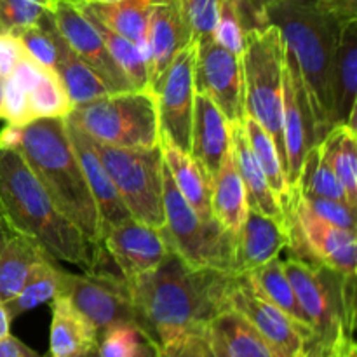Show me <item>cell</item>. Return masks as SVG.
I'll use <instances>...</instances> for the list:
<instances>
[{
    "label": "cell",
    "mask_w": 357,
    "mask_h": 357,
    "mask_svg": "<svg viewBox=\"0 0 357 357\" xmlns=\"http://www.w3.org/2000/svg\"><path fill=\"white\" fill-rule=\"evenodd\" d=\"M234 275L216 268H195L171 251L155 268L128 281L136 324L162 347L185 333L206 331L227 309Z\"/></svg>",
    "instance_id": "cell-1"
},
{
    "label": "cell",
    "mask_w": 357,
    "mask_h": 357,
    "mask_svg": "<svg viewBox=\"0 0 357 357\" xmlns=\"http://www.w3.org/2000/svg\"><path fill=\"white\" fill-rule=\"evenodd\" d=\"M0 206L10 229L49 258L91 272L98 248L66 218L20 152L0 146Z\"/></svg>",
    "instance_id": "cell-2"
},
{
    "label": "cell",
    "mask_w": 357,
    "mask_h": 357,
    "mask_svg": "<svg viewBox=\"0 0 357 357\" xmlns=\"http://www.w3.org/2000/svg\"><path fill=\"white\" fill-rule=\"evenodd\" d=\"M268 24L281 33L284 49L302 75L312 112L316 142L330 131V77L344 21L321 3L281 0L265 6Z\"/></svg>",
    "instance_id": "cell-3"
},
{
    "label": "cell",
    "mask_w": 357,
    "mask_h": 357,
    "mask_svg": "<svg viewBox=\"0 0 357 357\" xmlns=\"http://www.w3.org/2000/svg\"><path fill=\"white\" fill-rule=\"evenodd\" d=\"M16 152L23 155L63 215L94 244L101 243V220L75 155L65 117L35 119L21 126Z\"/></svg>",
    "instance_id": "cell-4"
},
{
    "label": "cell",
    "mask_w": 357,
    "mask_h": 357,
    "mask_svg": "<svg viewBox=\"0 0 357 357\" xmlns=\"http://www.w3.org/2000/svg\"><path fill=\"white\" fill-rule=\"evenodd\" d=\"M282 267L312 330L302 357H344L356 344V274L291 257Z\"/></svg>",
    "instance_id": "cell-5"
},
{
    "label": "cell",
    "mask_w": 357,
    "mask_h": 357,
    "mask_svg": "<svg viewBox=\"0 0 357 357\" xmlns=\"http://www.w3.org/2000/svg\"><path fill=\"white\" fill-rule=\"evenodd\" d=\"M66 119L96 142L119 149L149 150L160 142L153 91L105 94L73 107Z\"/></svg>",
    "instance_id": "cell-6"
},
{
    "label": "cell",
    "mask_w": 357,
    "mask_h": 357,
    "mask_svg": "<svg viewBox=\"0 0 357 357\" xmlns=\"http://www.w3.org/2000/svg\"><path fill=\"white\" fill-rule=\"evenodd\" d=\"M244 110L248 117L261 126L275 143L282 167L286 150L282 139V70L284 44L275 26L246 35L243 56Z\"/></svg>",
    "instance_id": "cell-7"
},
{
    "label": "cell",
    "mask_w": 357,
    "mask_h": 357,
    "mask_svg": "<svg viewBox=\"0 0 357 357\" xmlns=\"http://www.w3.org/2000/svg\"><path fill=\"white\" fill-rule=\"evenodd\" d=\"M164 232L171 248L195 268H216L230 272L234 236L216 220L202 222L178 190L166 162L162 164Z\"/></svg>",
    "instance_id": "cell-8"
},
{
    "label": "cell",
    "mask_w": 357,
    "mask_h": 357,
    "mask_svg": "<svg viewBox=\"0 0 357 357\" xmlns=\"http://www.w3.org/2000/svg\"><path fill=\"white\" fill-rule=\"evenodd\" d=\"M91 142L132 218L164 229L160 143L149 150H132L105 145L93 138Z\"/></svg>",
    "instance_id": "cell-9"
},
{
    "label": "cell",
    "mask_w": 357,
    "mask_h": 357,
    "mask_svg": "<svg viewBox=\"0 0 357 357\" xmlns=\"http://www.w3.org/2000/svg\"><path fill=\"white\" fill-rule=\"evenodd\" d=\"M282 222L288 230L286 250L289 257L305 264L328 265L344 274H356V232L317 216L303 201L300 187L291 188L288 201L282 204Z\"/></svg>",
    "instance_id": "cell-10"
},
{
    "label": "cell",
    "mask_w": 357,
    "mask_h": 357,
    "mask_svg": "<svg viewBox=\"0 0 357 357\" xmlns=\"http://www.w3.org/2000/svg\"><path fill=\"white\" fill-rule=\"evenodd\" d=\"M96 328L98 335L121 323H136L128 281L103 246L91 272L72 274L61 268L59 293Z\"/></svg>",
    "instance_id": "cell-11"
},
{
    "label": "cell",
    "mask_w": 357,
    "mask_h": 357,
    "mask_svg": "<svg viewBox=\"0 0 357 357\" xmlns=\"http://www.w3.org/2000/svg\"><path fill=\"white\" fill-rule=\"evenodd\" d=\"M195 54L197 40H192L174 56L157 89L153 91L157 98L160 136L188 153L195 98Z\"/></svg>",
    "instance_id": "cell-12"
},
{
    "label": "cell",
    "mask_w": 357,
    "mask_h": 357,
    "mask_svg": "<svg viewBox=\"0 0 357 357\" xmlns=\"http://www.w3.org/2000/svg\"><path fill=\"white\" fill-rule=\"evenodd\" d=\"M195 93L206 94L222 110L229 124H241L244 110V79L239 56L213 38L197 40L194 65Z\"/></svg>",
    "instance_id": "cell-13"
},
{
    "label": "cell",
    "mask_w": 357,
    "mask_h": 357,
    "mask_svg": "<svg viewBox=\"0 0 357 357\" xmlns=\"http://www.w3.org/2000/svg\"><path fill=\"white\" fill-rule=\"evenodd\" d=\"M227 309L241 314L284 357H302L310 331L261 296L246 274L234 275L227 293Z\"/></svg>",
    "instance_id": "cell-14"
},
{
    "label": "cell",
    "mask_w": 357,
    "mask_h": 357,
    "mask_svg": "<svg viewBox=\"0 0 357 357\" xmlns=\"http://www.w3.org/2000/svg\"><path fill=\"white\" fill-rule=\"evenodd\" d=\"M282 139L286 150V180L289 188L298 187L303 160L316 142L312 112L295 59L284 49L282 70Z\"/></svg>",
    "instance_id": "cell-15"
},
{
    "label": "cell",
    "mask_w": 357,
    "mask_h": 357,
    "mask_svg": "<svg viewBox=\"0 0 357 357\" xmlns=\"http://www.w3.org/2000/svg\"><path fill=\"white\" fill-rule=\"evenodd\" d=\"M51 14L70 47L77 52L87 66L94 70L112 89V93L132 91L128 77L108 52L103 38L100 37L94 24L86 16L79 3L70 0H52Z\"/></svg>",
    "instance_id": "cell-16"
},
{
    "label": "cell",
    "mask_w": 357,
    "mask_h": 357,
    "mask_svg": "<svg viewBox=\"0 0 357 357\" xmlns=\"http://www.w3.org/2000/svg\"><path fill=\"white\" fill-rule=\"evenodd\" d=\"M101 244L126 281L155 268L173 251L164 229L135 218L105 230Z\"/></svg>",
    "instance_id": "cell-17"
},
{
    "label": "cell",
    "mask_w": 357,
    "mask_h": 357,
    "mask_svg": "<svg viewBox=\"0 0 357 357\" xmlns=\"http://www.w3.org/2000/svg\"><path fill=\"white\" fill-rule=\"evenodd\" d=\"M289 237L284 222L248 209L243 225L234 236L232 275L250 274L267 261L279 258L288 248Z\"/></svg>",
    "instance_id": "cell-18"
},
{
    "label": "cell",
    "mask_w": 357,
    "mask_h": 357,
    "mask_svg": "<svg viewBox=\"0 0 357 357\" xmlns=\"http://www.w3.org/2000/svg\"><path fill=\"white\" fill-rule=\"evenodd\" d=\"M192 40L194 38L176 0L157 2L150 14L146 33V70L150 89H157L174 56Z\"/></svg>",
    "instance_id": "cell-19"
},
{
    "label": "cell",
    "mask_w": 357,
    "mask_h": 357,
    "mask_svg": "<svg viewBox=\"0 0 357 357\" xmlns=\"http://www.w3.org/2000/svg\"><path fill=\"white\" fill-rule=\"evenodd\" d=\"M65 126L70 143L75 150V155L79 159L80 167H82L84 176H86L87 187H89L91 195H93L98 213H100L101 236H103L105 230L121 225V223L131 220L132 216L129 209L126 208L124 202H122L121 195H119L108 171L105 169L103 162L98 157L96 150L93 149V142H91L89 136L66 117Z\"/></svg>",
    "instance_id": "cell-20"
},
{
    "label": "cell",
    "mask_w": 357,
    "mask_h": 357,
    "mask_svg": "<svg viewBox=\"0 0 357 357\" xmlns=\"http://www.w3.org/2000/svg\"><path fill=\"white\" fill-rule=\"evenodd\" d=\"M357 98V20L342 26L330 77V129L356 128Z\"/></svg>",
    "instance_id": "cell-21"
},
{
    "label": "cell",
    "mask_w": 357,
    "mask_h": 357,
    "mask_svg": "<svg viewBox=\"0 0 357 357\" xmlns=\"http://www.w3.org/2000/svg\"><path fill=\"white\" fill-rule=\"evenodd\" d=\"M230 149V124L206 94L195 93L190 129V155L215 176Z\"/></svg>",
    "instance_id": "cell-22"
},
{
    "label": "cell",
    "mask_w": 357,
    "mask_h": 357,
    "mask_svg": "<svg viewBox=\"0 0 357 357\" xmlns=\"http://www.w3.org/2000/svg\"><path fill=\"white\" fill-rule=\"evenodd\" d=\"M213 357H284L241 314L225 309L206 326Z\"/></svg>",
    "instance_id": "cell-23"
},
{
    "label": "cell",
    "mask_w": 357,
    "mask_h": 357,
    "mask_svg": "<svg viewBox=\"0 0 357 357\" xmlns=\"http://www.w3.org/2000/svg\"><path fill=\"white\" fill-rule=\"evenodd\" d=\"M160 150L164 162L176 183L178 190L185 201L192 206L202 222H213L211 211V188L213 178L204 171V167L188 152L178 149L171 142L160 136Z\"/></svg>",
    "instance_id": "cell-24"
},
{
    "label": "cell",
    "mask_w": 357,
    "mask_h": 357,
    "mask_svg": "<svg viewBox=\"0 0 357 357\" xmlns=\"http://www.w3.org/2000/svg\"><path fill=\"white\" fill-rule=\"evenodd\" d=\"M230 152L236 160L237 171H239L243 183L246 187L248 206L255 211L261 213L265 216L282 222V208L279 199L272 192L250 142L244 132L243 122L241 124H230Z\"/></svg>",
    "instance_id": "cell-25"
},
{
    "label": "cell",
    "mask_w": 357,
    "mask_h": 357,
    "mask_svg": "<svg viewBox=\"0 0 357 357\" xmlns=\"http://www.w3.org/2000/svg\"><path fill=\"white\" fill-rule=\"evenodd\" d=\"M155 3L153 0H110V2L82 0L79 6L82 7L84 13L93 16L105 26L135 42L146 63V33H149L150 14Z\"/></svg>",
    "instance_id": "cell-26"
},
{
    "label": "cell",
    "mask_w": 357,
    "mask_h": 357,
    "mask_svg": "<svg viewBox=\"0 0 357 357\" xmlns=\"http://www.w3.org/2000/svg\"><path fill=\"white\" fill-rule=\"evenodd\" d=\"M98 344V331L66 296L52 300V321L47 357H70Z\"/></svg>",
    "instance_id": "cell-27"
},
{
    "label": "cell",
    "mask_w": 357,
    "mask_h": 357,
    "mask_svg": "<svg viewBox=\"0 0 357 357\" xmlns=\"http://www.w3.org/2000/svg\"><path fill=\"white\" fill-rule=\"evenodd\" d=\"M248 206L246 187L243 183L232 152H227L218 173L213 176L211 188V211L213 218L229 234L236 236L243 225Z\"/></svg>",
    "instance_id": "cell-28"
},
{
    "label": "cell",
    "mask_w": 357,
    "mask_h": 357,
    "mask_svg": "<svg viewBox=\"0 0 357 357\" xmlns=\"http://www.w3.org/2000/svg\"><path fill=\"white\" fill-rule=\"evenodd\" d=\"M52 37H54L56 42L54 72L59 77V80H61L63 87H65L73 107L112 93L110 87L103 82V79L91 66H87L77 56V52L70 47L68 42L59 33L56 23L54 30H52Z\"/></svg>",
    "instance_id": "cell-29"
},
{
    "label": "cell",
    "mask_w": 357,
    "mask_h": 357,
    "mask_svg": "<svg viewBox=\"0 0 357 357\" xmlns=\"http://www.w3.org/2000/svg\"><path fill=\"white\" fill-rule=\"evenodd\" d=\"M45 257L33 241L13 234L0 251V302H10L24 286L31 268Z\"/></svg>",
    "instance_id": "cell-30"
},
{
    "label": "cell",
    "mask_w": 357,
    "mask_h": 357,
    "mask_svg": "<svg viewBox=\"0 0 357 357\" xmlns=\"http://www.w3.org/2000/svg\"><path fill=\"white\" fill-rule=\"evenodd\" d=\"M246 278L250 279V282L253 284V288L260 293L261 296L268 300L271 303H274L278 309H281L282 312L288 314L295 323H298L300 326L305 328L310 331V337H312V330H310L309 319H307L305 312L300 307L298 298L295 295V289H293L291 282H289L288 275H286L284 267H282V260L274 258V260L267 261L261 267L255 268L250 274H246Z\"/></svg>",
    "instance_id": "cell-31"
},
{
    "label": "cell",
    "mask_w": 357,
    "mask_h": 357,
    "mask_svg": "<svg viewBox=\"0 0 357 357\" xmlns=\"http://www.w3.org/2000/svg\"><path fill=\"white\" fill-rule=\"evenodd\" d=\"M324 153L345 192L349 206H357V132L351 126H335L323 139Z\"/></svg>",
    "instance_id": "cell-32"
},
{
    "label": "cell",
    "mask_w": 357,
    "mask_h": 357,
    "mask_svg": "<svg viewBox=\"0 0 357 357\" xmlns=\"http://www.w3.org/2000/svg\"><path fill=\"white\" fill-rule=\"evenodd\" d=\"M59 275H61V268L56 265V260L49 257L42 258L31 268L21 291L10 302L6 303L10 319L24 312H30L44 303L52 302L59 293Z\"/></svg>",
    "instance_id": "cell-33"
},
{
    "label": "cell",
    "mask_w": 357,
    "mask_h": 357,
    "mask_svg": "<svg viewBox=\"0 0 357 357\" xmlns=\"http://www.w3.org/2000/svg\"><path fill=\"white\" fill-rule=\"evenodd\" d=\"M243 128L244 132H246L248 142H250L251 150H253L255 157H257L258 164H260L261 171H264L265 178H267L268 185H271L272 192L279 199L282 208V204L288 201L289 194H291V188H289L288 180H286L284 167H282L281 157H279L278 149H275V143L272 142L268 132L258 122L248 117V115L243 121Z\"/></svg>",
    "instance_id": "cell-34"
},
{
    "label": "cell",
    "mask_w": 357,
    "mask_h": 357,
    "mask_svg": "<svg viewBox=\"0 0 357 357\" xmlns=\"http://www.w3.org/2000/svg\"><path fill=\"white\" fill-rule=\"evenodd\" d=\"M80 9H82V7H80ZM86 16L89 17L91 23L94 24V28H96L98 33H100V37L103 38L108 52H110L114 61L119 65V68H121L122 72H124V75L128 77L132 89L152 91L149 84V70H146L145 58H143L138 45H136L135 42L128 40L126 37H122V35H119L117 31L105 26L103 23L94 20L89 14H86Z\"/></svg>",
    "instance_id": "cell-35"
},
{
    "label": "cell",
    "mask_w": 357,
    "mask_h": 357,
    "mask_svg": "<svg viewBox=\"0 0 357 357\" xmlns=\"http://www.w3.org/2000/svg\"><path fill=\"white\" fill-rule=\"evenodd\" d=\"M298 187L303 194L321 195V197L333 199V201L344 202L349 206L344 188H342L335 171L331 169L330 162H328L323 142L314 143L307 152Z\"/></svg>",
    "instance_id": "cell-36"
},
{
    "label": "cell",
    "mask_w": 357,
    "mask_h": 357,
    "mask_svg": "<svg viewBox=\"0 0 357 357\" xmlns=\"http://www.w3.org/2000/svg\"><path fill=\"white\" fill-rule=\"evenodd\" d=\"M28 103L33 119L66 117L73 105L54 70L42 68L31 87L28 89Z\"/></svg>",
    "instance_id": "cell-37"
},
{
    "label": "cell",
    "mask_w": 357,
    "mask_h": 357,
    "mask_svg": "<svg viewBox=\"0 0 357 357\" xmlns=\"http://www.w3.org/2000/svg\"><path fill=\"white\" fill-rule=\"evenodd\" d=\"M152 344L136 323L114 324L98 335L100 357H139Z\"/></svg>",
    "instance_id": "cell-38"
},
{
    "label": "cell",
    "mask_w": 357,
    "mask_h": 357,
    "mask_svg": "<svg viewBox=\"0 0 357 357\" xmlns=\"http://www.w3.org/2000/svg\"><path fill=\"white\" fill-rule=\"evenodd\" d=\"M52 30H54V20H52L51 9H49L38 20L37 24L16 33L26 54L38 65L49 70H54L56 66V42L52 37Z\"/></svg>",
    "instance_id": "cell-39"
},
{
    "label": "cell",
    "mask_w": 357,
    "mask_h": 357,
    "mask_svg": "<svg viewBox=\"0 0 357 357\" xmlns=\"http://www.w3.org/2000/svg\"><path fill=\"white\" fill-rule=\"evenodd\" d=\"M52 0H0V35L20 33L38 23Z\"/></svg>",
    "instance_id": "cell-40"
},
{
    "label": "cell",
    "mask_w": 357,
    "mask_h": 357,
    "mask_svg": "<svg viewBox=\"0 0 357 357\" xmlns=\"http://www.w3.org/2000/svg\"><path fill=\"white\" fill-rule=\"evenodd\" d=\"M194 40L213 38L222 0H176Z\"/></svg>",
    "instance_id": "cell-41"
},
{
    "label": "cell",
    "mask_w": 357,
    "mask_h": 357,
    "mask_svg": "<svg viewBox=\"0 0 357 357\" xmlns=\"http://www.w3.org/2000/svg\"><path fill=\"white\" fill-rule=\"evenodd\" d=\"M213 40L225 47L236 56H243L244 44H246V35H244L243 26H241L239 16H237L236 3L234 0H222L220 7L218 23H216Z\"/></svg>",
    "instance_id": "cell-42"
},
{
    "label": "cell",
    "mask_w": 357,
    "mask_h": 357,
    "mask_svg": "<svg viewBox=\"0 0 357 357\" xmlns=\"http://www.w3.org/2000/svg\"><path fill=\"white\" fill-rule=\"evenodd\" d=\"M302 197L305 201V204L316 213L317 216H321L326 222L333 223V225L342 227V229L354 230L356 232V211L349 208L344 202L333 201V199L321 197V195H312V194H303Z\"/></svg>",
    "instance_id": "cell-43"
},
{
    "label": "cell",
    "mask_w": 357,
    "mask_h": 357,
    "mask_svg": "<svg viewBox=\"0 0 357 357\" xmlns=\"http://www.w3.org/2000/svg\"><path fill=\"white\" fill-rule=\"evenodd\" d=\"M159 349V357H213L206 331L185 333Z\"/></svg>",
    "instance_id": "cell-44"
},
{
    "label": "cell",
    "mask_w": 357,
    "mask_h": 357,
    "mask_svg": "<svg viewBox=\"0 0 357 357\" xmlns=\"http://www.w3.org/2000/svg\"><path fill=\"white\" fill-rule=\"evenodd\" d=\"M26 56L23 44L14 33L0 35V75L2 79L10 75L17 63Z\"/></svg>",
    "instance_id": "cell-45"
},
{
    "label": "cell",
    "mask_w": 357,
    "mask_h": 357,
    "mask_svg": "<svg viewBox=\"0 0 357 357\" xmlns=\"http://www.w3.org/2000/svg\"><path fill=\"white\" fill-rule=\"evenodd\" d=\"M0 357H38L37 352L31 351L28 345L17 340L13 335L0 338Z\"/></svg>",
    "instance_id": "cell-46"
},
{
    "label": "cell",
    "mask_w": 357,
    "mask_h": 357,
    "mask_svg": "<svg viewBox=\"0 0 357 357\" xmlns=\"http://www.w3.org/2000/svg\"><path fill=\"white\" fill-rule=\"evenodd\" d=\"M319 3L337 14L344 23L357 20V0H319Z\"/></svg>",
    "instance_id": "cell-47"
},
{
    "label": "cell",
    "mask_w": 357,
    "mask_h": 357,
    "mask_svg": "<svg viewBox=\"0 0 357 357\" xmlns=\"http://www.w3.org/2000/svg\"><path fill=\"white\" fill-rule=\"evenodd\" d=\"M13 234H16V232L10 229L9 222H7L6 215H3L2 206H0V251H2V248L6 246V243L10 239V236H13Z\"/></svg>",
    "instance_id": "cell-48"
},
{
    "label": "cell",
    "mask_w": 357,
    "mask_h": 357,
    "mask_svg": "<svg viewBox=\"0 0 357 357\" xmlns=\"http://www.w3.org/2000/svg\"><path fill=\"white\" fill-rule=\"evenodd\" d=\"M10 321L13 319H10L9 312H7L6 303L0 302V338L10 335Z\"/></svg>",
    "instance_id": "cell-49"
},
{
    "label": "cell",
    "mask_w": 357,
    "mask_h": 357,
    "mask_svg": "<svg viewBox=\"0 0 357 357\" xmlns=\"http://www.w3.org/2000/svg\"><path fill=\"white\" fill-rule=\"evenodd\" d=\"M70 357H100V351H98V344L96 345H91V347H87L86 351L79 352V354H73Z\"/></svg>",
    "instance_id": "cell-50"
},
{
    "label": "cell",
    "mask_w": 357,
    "mask_h": 357,
    "mask_svg": "<svg viewBox=\"0 0 357 357\" xmlns=\"http://www.w3.org/2000/svg\"><path fill=\"white\" fill-rule=\"evenodd\" d=\"M139 357H159V349H157L155 344H152Z\"/></svg>",
    "instance_id": "cell-51"
},
{
    "label": "cell",
    "mask_w": 357,
    "mask_h": 357,
    "mask_svg": "<svg viewBox=\"0 0 357 357\" xmlns=\"http://www.w3.org/2000/svg\"><path fill=\"white\" fill-rule=\"evenodd\" d=\"M2 101H3V79H2V75H0V121H2V117H3Z\"/></svg>",
    "instance_id": "cell-52"
},
{
    "label": "cell",
    "mask_w": 357,
    "mask_h": 357,
    "mask_svg": "<svg viewBox=\"0 0 357 357\" xmlns=\"http://www.w3.org/2000/svg\"><path fill=\"white\" fill-rule=\"evenodd\" d=\"M265 6L272 2H281V0H264ZM296 2H303V3H319V0H296Z\"/></svg>",
    "instance_id": "cell-53"
},
{
    "label": "cell",
    "mask_w": 357,
    "mask_h": 357,
    "mask_svg": "<svg viewBox=\"0 0 357 357\" xmlns=\"http://www.w3.org/2000/svg\"><path fill=\"white\" fill-rule=\"evenodd\" d=\"M344 357H357V347H356V344L352 345L351 349H349L347 352H345V356Z\"/></svg>",
    "instance_id": "cell-54"
},
{
    "label": "cell",
    "mask_w": 357,
    "mask_h": 357,
    "mask_svg": "<svg viewBox=\"0 0 357 357\" xmlns=\"http://www.w3.org/2000/svg\"><path fill=\"white\" fill-rule=\"evenodd\" d=\"M93 2H110V0H93ZM153 2H164V0H153Z\"/></svg>",
    "instance_id": "cell-55"
},
{
    "label": "cell",
    "mask_w": 357,
    "mask_h": 357,
    "mask_svg": "<svg viewBox=\"0 0 357 357\" xmlns=\"http://www.w3.org/2000/svg\"><path fill=\"white\" fill-rule=\"evenodd\" d=\"M70 2H75V3H80V2H82V0H70Z\"/></svg>",
    "instance_id": "cell-56"
},
{
    "label": "cell",
    "mask_w": 357,
    "mask_h": 357,
    "mask_svg": "<svg viewBox=\"0 0 357 357\" xmlns=\"http://www.w3.org/2000/svg\"><path fill=\"white\" fill-rule=\"evenodd\" d=\"M351 347H352V345H351Z\"/></svg>",
    "instance_id": "cell-57"
}]
</instances>
